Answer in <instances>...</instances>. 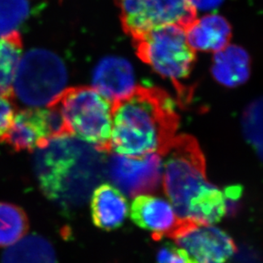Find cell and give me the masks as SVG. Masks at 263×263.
Masks as SVG:
<instances>
[{
  "label": "cell",
  "instance_id": "obj_11",
  "mask_svg": "<svg viewBox=\"0 0 263 263\" xmlns=\"http://www.w3.org/2000/svg\"><path fill=\"white\" fill-rule=\"evenodd\" d=\"M175 241L197 263H225L237 251L229 234L211 225L194 227Z\"/></svg>",
  "mask_w": 263,
  "mask_h": 263
},
{
  "label": "cell",
  "instance_id": "obj_15",
  "mask_svg": "<svg viewBox=\"0 0 263 263\" xmlns=\"http://www.w3.org/2000/svg\"><path fill=\"white\" fill-rule=\"evenodd\" d=\"M212 74L228 87L242 85L250 75V58L246 50L236 45H228L215 54Z\"/></svg>",
  "mask_w": 263,
  "mask_h": 263
},
{
  "label": "cell",
  "instance_id": "obj_22",
  "mask_svg": "<svg viewBox=\"0 0 263 263\" xmlns=\"http://www.w3.org/2000/svg\"><path fill=\"white\" fill-rule=\"evenodd\" d=\"M156 263H197L183 249L176 248L172 243L162 247L156 256Z\"/></svg>",
  "mask_w": 263,
  "mask_h": 263
},
{
  "label": "cell",
  "instance_id": "obj_4",
  "mask_svg": "<svg viewBox=\"0 0 263 263\" xmlns=\"http://www.w3.org/2000/svg\"><path fill=\"white\" fill-rule=\"evenodd\" d=\"M164 157V192L177 216L187 219L190 202L209 183L204 154L194 137L180 135Z\"/></svg>",
  "mask_w": 263,
  "mask_h": 263
},
{
  "label": "cell",
  "instance_id": "obj_8",
  "mask_svg": "<svg viewBox=\"0 0 263 263\" xmlns=\"http://www.w3.org/2000/svg\"><path fill=\"white\" fill-rule=\"evenodd\" d=\"M66 129L58 107L29 108L15 115L2 142L15 151L31 152L45 146L51 138L64 135Z\"/></svg>",
  "mask_w": 263,
  "mask_h": 263
},
{
  "label": "cell",
  "instance_id": "obj_3",
  "mask_svg": "<svg viewBox=\"0 0 263 263\" xmlns=\"http://www.w3.org/2000/svg\"><path fill=\"white\" fill-rule=\"evenodd\" d=\"M55 104L64 117L70 135L102 153L112 150V104L94 88H67Z\"/></svg>",
  "mask_w": 263,
  "mask_h": 263
},
{
  "label": "cell",
  "instance_id": "obj_2",
  "mask_svg": "<svg viewBox=\"0 0 263 263\" xmlns=\"http://www.w3.org/2000/svg\"><path fill=\"white\" fill-rule=\"evenodd\" d=\"M178 126L174 102L165 92L137 86L129 98L112 107V149L134 159L154 154L164 157Z\"/></svg>",
  "mask_w": 263,
  "mask_h": 263
},
{
  "label": "cell",
  "instance_id": "obj_9",
  "mask_svg": "<svg viewBox=\"0 0 263 263\" xmlns=\"http://www.w3.org/2000/svg\"><path fill=\"white\" fill-rule=\"evenodd\" d=\"M107 175L128 196L148 194L157 190L161 181V159L155 154L137 159L112 155L107 162Z\"/></svg>",
  "mask_w": 263,
  "mask_h": 263
},
{
  "label": "cell",
  "instance_id": "obj_7",
  "mask_svg": "<svg viewBox=\"0 0 263 263\" xmlns=\"http://www.w3.org/2000/svg\"><path fill=\"white\" fill-rule=\"evenodd\" d=\"M123 29L133 40L157 28L180 26L184 29L197 18L187 0H116Z\"/></svg>",
  "mask_w": 263,
  "mask_h": 263
},
{
  "label": "cell",
  "instance_id": "obj_24",
  "mask_svg": "<svg viewBox=\"0 0 263 263\" xmlns=\"http://www.w3.org/2000/svg\"><path fill=\"white\" fill-rule=\"evenodd\" d=\"M196 10H211L223 3L224 0H187Z\"/></svg>",
  "mask_w": 263,
  "mask_h": 263
},
{
  "label": "cell",
  "instance_id": "obj_5",
  "mask_svg": "<svg viewBox=\"0 0 263 263\" xmlns=\"http://www.w3.org/2000/svg\"><path fill=\"white\" fill-rule=\"evenodd\" d=\"M67 72L55 53L33 49L21 58L13 80V96L32 108L55 104L66 89Z\"/></svg>",
  "mask_w": 263,
  "mask_h": 263
},
{
  "label": "cell",
  "instance_id": "obj_14",
  "mask_svg": "<svg viewBox=\"0 0 263 263\" xmlns=\"http://www.w3.org/2000/svg\"><path fill=\"white\" fill-rule=\"evenodd\" d=\"M185 31L187 42L195 51L215 53L229 45L232 34L228 21L216 14L196 18Z\"/></svg>",
  "mask_w": 263,
  "mask_h": 263
},
{
  "label": "cell",
  "instance_id": "obj_1",
  "mask_svg": "<svg viewBox=\"0 0 263 263\" xmlns=\"http://www.w3.org/2000/svg\"><path fill=\"white\" fill-rule=\"evenodd\" d=\"M102 152L72 135L49 140L35 153L43 194L64 210L86 203L103 175Z\"/></svg>",
  "mask_w": 263,
  "mask_h": 263
},
{
  "label": "cell",
  "instance_id": "obj_17",
  "mask_svg": "<svg viewBox=\"0 0 263 263\" xmlns=\"http://www.w3.org/2000/svg\"><path fill=\"white\" fill-rule=\"evenodd\" d=\"M2 263H57L51 243L37 235L27 236L3 254Z\"/></svg>",
  "mask_w": 263,
  "mask_h": 263
},
{
  "label": "cell",
  "instance_id": "obj_21",
  "mask_svg": "<svg viewBox=\"0 0 263 263\" xmlns=\"http://www.w3.org/2000/svg\"><path fill=\"white\" fill-rule=\"evenodd\" d=\"M242 124L245 137L263 160V97L245 110Z\"/></svg>",
  "mask_w": 263,
  "mask_h": 263
},
{
  "label": "cell",
  "instance_id": "obj_18",
  "mask_svg": "<svg viewBox=\"0 0 263 263\" xmlns=\"http://www.w3.org/2000/svg\"><path fill=\"white\" fill-rule=\"evenodd\" d=\"M22 50L20 32L0 37V95L13 99V80L22 58Z\"/></svg>",
  "mask_w": 263,
  "mask_h": 263
},
{
  "label": "cell",
  "instance_id": "obj_16",
  "mask_svg": "<svg viewBox=\"0 0 263 263\" xmlns=\"http://www.w3.org/2000/svg\"><path fill=\"white\" fill-rule=\"evenodd\" d=\"M229 211L223 191L208 183L189 204L187 219L199 225H211L221 221Z\"/></svg>",
  "mask_w": 263,
  "mask_h": 263
},
{
  "label": "cell",
  "instance_id": "obj_13",
  "mask_svg": "<svg viewBox=\"0 0 263 263\" xmlns=\"http://www.w3.org/2000/svg\"><path fill=\"white\" fill-rule=\"evenodd\" d=\"M90 209L95 225L106 231L119 229L129 213L126 198L108 183L99 185L92 192Z\"/></svg>",
  "mask_w": 263,
  "mask_h": 263
},
{
  "label": "cell",
  "instance_id": "obj_10",
  "mask_svg": "<svg viewBox=\"0 0 263 263\" xmlns=\"http://www.w3.org/2000/svg\"><path fill=\"white\" fill-rule=\"evenodd\" d=\"M130 217L137 226L151 231L154 240L164 237L175 239L198 225L190 219L180 218L169 202L151 195H138L134 199Z\"/></svg>",
  "mask_w": 263,
  "mask_h": 263
},
{
  "label": "cell",
  "instance_id": "obj_19",
  "mask_svg": "<svg viewBox=\"0 0 263 263\" xmlns=\"http://www.w3.org/2000/svg\"><path fill=\"white\" fill-rule=\"evenodd\" d=\"M28 216L23 209L0 202V247L13 246L28 233Z\"/></svg>",
  "mask_w": 263,
  "mask_h": 263
},
{
  "label": "cell",
  "instance_id": "obj_20",
  "mask_svg": "<svg viewBox=\"0 0 263 263\" xmlns=\"http://www.w3.org/2000/svg\"><path fill=\"white\" fill-rule=\"evenodd\" d=\"M31 13L28 0H0V37L19 32Z\"/></svg>",
  "mask_w": 263,
  "mask_h": 263
},
{
  "label": "cell",
  "instance_id": "obj_12",
  "mask_svg": "<svg viewBox=\"0 0 263 263\" xmlns=\"http://www.w3.org/2000/svg\"><path fill=\"white\" fill-rule=\"evenodd\" d=\"M92 84L112 107L129 98L137 88L132 65L119 57H107L97 65Z\"/></svg>",
  "mask_w": 263,
  "mask_h": 263
},
{
  "label": "cell",
  "instance_id": "obj_6",
  "mask_svg": "<svg viewBox=\"0 0 263 263\" xmlns=\"http://www.w3.org/2000/svg\"><path fill=\"white\" fill-rule=\"evenodd\" d=\"M137 55L163 77L178 85L189 78L196 51L190 46L186 31L177 25L152 30L134 40Z\"/></svg>",
  "mask_w": 263,
  "mask_h": 263
},
{
  "label": "cell",
  "instance_id": "obj_23",
  "mask_svg": "<svg viewBox=\"0 0 263 263\" xmlns=\"http://www.w3.org/2000/svg\"><path fill=\"white\" fill-rule=\"evenodd\" d=\"M13 98L0 95V142L10 129L15 116V107Z\"/></svg>",
  "mask_w": 263,
  "mask_h": 263
}]
</instances>
